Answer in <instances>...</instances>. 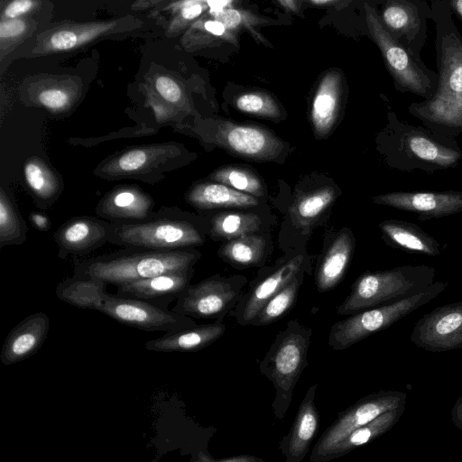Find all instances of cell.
<instances>
[{
    "mask_svg": "<svg viewBox=\"0 0 462 462\" xmlns=\"http://www.w3.org/2000/svg\"><path fill=\"white\" fill-rule=\"evenodd\" d=\"M435 23L438 88L429 99L413 102L408 111L423 125L439 134L462 136V34L448 0L430 1Z\"/></svg>",
    "mask_w": 462,
    "mask_h": 462,
    "instance_id": "6da1fadb",
    "label": "cell"
},
{
    "mask_svg": "<svg viewBox=\"0 0 462 462\" xmlns=\"http://www.w3.org/2000/svg\"><path fill=\"white\" fill-rule=\"evenodd\" d=\"M56 295L69 305L98 310L121 324L145 331L167 333L198 325L193 319L169 309L109 294L105 283L88 277L73 275L64 279L57 285Z\"/></svg>",
    "mask_w": 462,
    "mask_h": 462,
    "instance_id": "7a4b0ae2",
    "label": "cell"
},
{
    "mask_svg": "<svg viewBox=\"0 0 462 462\" xmlns=\"http://www.w3.org/2000/svg\"><path fill=\"white\" fill-rule=\"evenodd\" d=\"M382 136V146L392 168L431 174L456 168L462 160L457 139L400 120L394 113Z\"/></svg>",
    "mask_w": 462,
    "mask_h": 462,
    "instance_id": "3957f363",
    "label": "cell"
},
{
    "mask_svg": "<svg viewBox=\"0 0 462 462\" xmlns=\"http://www.w3.org/2000/svg\"><path fill=\"white\" fill-rule=\"evenodd\" d=\"M201 253L195 248L159 251L125 247L78 263L77 276L116 287L154 276L194 269Z\"/></svg>",
    "mask_w": 462,
    "mask_h": 462,
    "instance_id": "277c9868",
    "label": "cell"
},
{
    "mask_svg": "<svg viewBox=\"0 0 462 462\" xmlns=\"http://www.w3.org/2000/svg\"><path fill=\"white\" fill-rule=\"evenodd\" d=\"M208 225L204 216L162 208L143 221L110 223L108 243L159 251L195 248L204 245Z\"/></svg>",
    "mask_w": 462,
    "mask_h": 462,
    "instance_id": "5b68a950",
    "label": "cell"
},
{
    "mask_svg": "<svg viewBox=\"0 0 462 462\" xmlns=\"http://www.w3.org/2000/svg\"><path fill=\"white\" fill-rule=\"evenodd\" d=\"M435 268L426 264L366 271L354 282L337 312L353 315L416 295L435 282Z\"/></svg>",
    "mask_w": 462,
    "mask_h": 462,
    "instance_id": "8992f818",
    "label": "cell"
},
{
    "mask_svg": "<svg viewBox=\"0 0 462 462\" xmlns=\"http://www.w3.org/2000/svg\"><path fill=\"white\" fill-rule=\"evenodd\" d=\"M311 329L297 319L290 320L279 332L259 363L260 373L275 389L272 408L276 420H282L291 403L295 386L308 366Z\"/></svg>",
    "mask_w": 462,
    "mask_h": 462,
    "instance_id": "52a82bcc",
    "label": "cell"
},
{
    "mask_svg": "<svg viewBox=\"0 0 462 462\" xmlns=\"http://www.w3.org/2000/svg\"><path fill=\"white\" fill-rule=\"evenodd\" d=\"M369 37L379 48L394 88L400 93H411L429 99L437 90L439 74L395 41L381 23L375 6L363 5Z\"/></svg>",
    "mask_w": 462,
    "mask_h": 462,
    "instance_id": "ba28073f",
    "label": "cell"
},
{
    "mask_svg": "<svg viewBox=\"0 0 462 462\" xmlns=\"http://www.w3.org/2000/svg\"><path fill=\"white\" fill-rule=\"evenodd\" d=\"M448 282H434L421 292L401 300L377 306L335 322L328 344L333 350H344L362 339L386 329L403 317L442 293Z\"/></svg>",
    "mask_w": 462,
    "mask_h": 462,
    "instance_id": "9c48e42d",
    "label": "cell"
},
{
    "mask_svg": "<svg viewBox=\"0 0 462 462\" xmlns=\"http://www.w3.org/2000/svg\"><path fill=\"white\" fill-rule=\"evenodd\" d=\"M247 279L243 275L208 277L190 284L176 300L172 311L191 319H221L238 303Z\"/></svg>",
    "mask_w": 462,
    "mask_h": 462,
    "instance_id": "30bf717a",
    "label": "cell"
},
{
    "mask_svg": "<svg viewBox=\"0 0 462 462\" xmlns=\"http://www.w3.org/2000/svg\"><path fill=\"white\" fill-rule=\"evenodd\" d=\"M310 265L311 256L305 249H294L279 258L243 293L231 311L235 320L242 326L251 325L263 306L296 275L307 272Z\"/></svg>",
    "mask_w": 462,
    "mask_h": 462,
    "instance_id": "8fae6325",
    "label": "cell"
},
{
    "mask_svg": "<svg viewBox=\"0 0 462 462\" xmlns=\"http://www.w3.org/2000/svg\"><path fill=\"white\" fill-rule=\"evenodd\" d=\"M405 394L380 392L361 398L337 413L335 421L318 439L310 456V462H323L328 453L356 429L369 423L381 414L398 409Z\"/></svg>",
    "mask_w": 462,
    "mask_h": 462,
    "instance_id": "7c38bea8",
    "label": "cell"
},
{
    "mask_svg": "<svg viewBox=\"0 0 462 462\" xmlns=\"http://www.w3.org/2000/svg\"><path fill=\"white\" fill-rule=\"evenodd\" d=\"M379 18L390 35L416 58L428 38V20L432 9L425 0H388Z\"/></svg>",
    "mask_w": 462,
    "mask_h": 462,
    "instance_id": "4fadbf2b",
    "label": "cell"
},
{
    "mask_svg": "<svg viewBox=\"0 0 462 462\" xmlns=\"http://www.w3.org/2000/svg\"><path fill=\"white\" fill-rule=\"evenodd\" d=\"M212 142L248 160L271 161L284 151L285 143L267 130L226 120L214 121Z\"/></svg>",
    "mask_w": 462,
    "mask_h": 462,
    "instance_id": "5bb4252c",
    "label": "cell"
},
{
    "mask_svg": "<svg viewBox=\"0 0 462 462\" xmlns=\"http://www.w3.org/2000/svg\"><path fill=\"white\" fill-rule=\"evenodd\" d=\"M411 342L430 352L462 349V300L435 308L415 323Z\"/></svg>",
    "mask_w": 462,
    "mask_h": 462,
    "instance_id": "9a60e30c",
    "label": "cell"
},
{
    "mask_svg": "<svg viewBox=\"0 0 462 462\" xmlns=\"http://www.w3.org/2000/svg\"><path fill=\"white\" fill-rule=\"evenodd\" d=\"M374 203L416 214L420 222L462 212V191H394L372 198Z\"/></svg>",
    "mask_w": 462,
    "mask_h": 462,
    "instance_id": "2e32d148",
    "label": "cell"
},
{
    "mask_svg": "<svg viewBox=\"0 0 462 462\" xmlns=\"http://www.w3.org/2000/svg\"><path fill=\"white\" fill-rule=\"evenodd\" d=\"M110 222L93 217H76L64 222L53 233L58 256H83L108 243Z\"/></svg>",
    "mask_w": 462,
    "mask_h": 462,
    "instance_id": "e0dca14e",
    "label": "cell"
},
{
    "mask_svg": "<svg viewBox=\"0 0 462 462\" xmlns=\"http://www.w3.org/2000/svg\"><path fill=\"white\" fill-rule=\"evenodd\" d=\"M356 247L352 230L342 227L327 236L315 269V282L319 292L334 289L344 278Z\"/></svg>",
    "mask_w": 462,
    "mask_h": 462,
    "instance_id": "ac0fdd59",
    "label": "cell"
},
{
    "mask_svg": "<svg viewBox=\"0 0 462 462\" xmlns=\"http://www.w3.org/2000/svg\"><path fill=\"white\" fill-rule=\"evenodd\" d=\"M317 388L315 383L308 389L289 432L279 443L284 462H301L318 433L320 418L315 403Z\"/></svg>",
    "mask_w": 462,
    "mask_h": 462,
    "instance_id": "d6986e66",
    "label": "cell"
},
{
    "mask_svg": "<svg viewBox=\"0 0 462 462\" xmlns=\"http://www.w3.org/2000/svg\"><path fill=\"white\" fill-rule=\"evenodd\" d=\"M194 269L165 273L121 284L115 295L146 301L165 309L190 285Z\"/></svg>",
    "mask_w": 462,
    "mask_h": 462,
    "instance_id": "ffe728a7",
    "label": "cell"
},
{
    "mask_svg": "<svg viewBox=\"0 0 462 462\" xmlns=\"http://www.w3.org/2000/svg\"><path fill=\"white\" fill-rule=\"evenodd\" d=\"M51 321L44 312L31 314L22 319L6 336L1 359L11 364L36 353L45 342Z\"/></svg>",
    "mask_w": 462,
    "mask_h": 462,
    "instance_id": "44dd1931",
    "label": "cell"
},
{
    "mask_svg": "<svg viewBox=\"0 0 462 462\" xmlns=\"http://www.w3.org/2000/svg\"><path fill=\"white\" fill-rule=\"evenodd\" d=\"M382 239L389 246L426 256H438L441 244L414 223L387 219L379 224Z\"/></svg>",
    "mask_w": 462,
    "mask_h": 462,
    "instance_id": "7402d4cb",
    "label": "cell"
},
{
    "mask_svg": "<svg viewBox=\"0 0 462 462\" xmlns=\"http://www.w3.org/2000/svg\"><path fill=\"white\" fill-rule=\"evenodd\" d=\"M226 331L221 321L197 325L178 331L167 332L160 337L148 340L146 349L155 352H194L201 350L219 337Z\"/></svg>",
    "mask_w": 462,
    "mask_h": 462,
    "instance_id": "603a6c76",
    "label": "cell"
},
{
    "mask_svg": "<svg viewBox=\"0 0 462 462\" xmlns=\"http://www.w3.org/2000/svg\"><path fill=\"white\" fill-rule=\"evenodd\" d=\"M153 201L136 189H123L112 192L97 206V215L110 223L138 222L153 212Z\"/></svg>",
    "mask_w": 462,
    "mask_h": 462,
    "instance_id": "cb8c5ba5",
    "label": "cell"
},
{
    "mask_svg": "<svg viewBox=\"0 0 462 462\" xmlns=\"http://www.w3.org/2000/svg\"><path fill=\"white\" fill-rule=\"evenodd\" d=\"M336 198V189L329 186L298 195L289 210L292 226L309 234L321 225L324 215L328 213Z\"/></svg>",
    "mask_w": 462,
    "mask_h": 462,
    "instance_id": "d4e9b609",
    "label": "cell"
},
{
    "mask_svg": "<svg viewBox=\"0 0 462 462\" xmlns=\"http://www.w3.org/2000/svg\"><path fill=\"white\" fill-rule=\"evenodd\" d=\"M186 200L192 207L202 210L231 208H248L259 205L257 198L217 182L196 185L188 192Z\"/></svg>",
    "mask_w": 462,
    "mask_h": 462,
    "instance_id": "484cf974",
    "label": "cell"
},
{
    "mask_svg": "<svg viewBox=\"0 0 462 462\" xmlns=\"http://www.w3.org/2000/svg\"><path fill=\"white\" fill-rule=\"evenodd\" d=\"M208 236L216 242H228L247 235L266 233L268 226L252 211H223L208 218Z\"/></svg>",
    "mask_w": 462,
    "mask_h": 462,
    "instance_id": "4316f807",
    "label": "cell"
},
{
    "mask_svg": "<svg viewBox=\"0 0 462 462\" xmlns=\"http://www.w3.org/2000/svg\"><path fill=\"white\" fill-rule=\"evenodd\" d=\"M270 234L257 233L223 243L217 255L236 268L254 267L263 263L272 252Z\"/></svg>",
    "mask_w": 462,
    "mask_h": 462,
    "instance_id": "83f0119b",
    "label": "cell"
},
{
    "mask_svg": "<svg viewBox=\"0 0 462 462\" xmlns=\"http://www.w3.org/2000/svg\"><path fill=\"white\" fill-rule=\"evenodd\" d=\"M340 74L328 71L322 78L313 98L311 120L319 136L327 135L335 124L340 96Z\"/></svg>",
    "mask_w": 462,
    "mask_h": 462,
    "instance_id": "f1b7e54d",
    "label": "cell"
},
{
    "mask_svg": "<svg viewBox=\"0 0 462 462\" xmlns=\"http://www.w3.org/2000/svg\"><path fill=\"white\" fill-rule=\"evenodd\" d=\"M401 413L399 408L384 412L369 423L356 429L333 448L325 457L323 462H329L343 457L353 449L375 439L393 426Z\"/></svg>",
    "mask_w": 462,
    "mask_h": 462,
    "instance_id": "f546056e",
    "label": "cell"
},
{
    "mask_svg": "<svg viewBox=\"0 0 462 462\" xmlns=\"http://www.w3.org/2000/svg\"><path fill=\"white\" fill-rule=\"evenodd\" d=\"M305 273L302 272L296 275L285 287L273 295L259 310L251 325H268L286 315L296 301Z\"/></svg>",
    "mask_w": 462,
    "mask_h": 462,
    "instance_id": "4dcf8cb0",
    "label": "cell"
},
{
    "mask_svg": "<svg viewBox=\"0 0 462 462\" xmlns=\"http://www.w3.org/2000/svg\"><path fill=\"white\" fill-rule=\"evenodd\" d=\"M27 225L4 190L0 196V249L19 245L27 238Z\"/></svg>",
    "mask_w": 462,
    "mask_h": 462,
    "instance_id": "1f68e13d",
    "label": "cell"
},
{
    "mask_svg": "<svg viewBox=\"0 0 462 462\" xmlns=\"http://www.w3.org/2000/svg\"><path fill=\"white\" fill-rule=\"evenodd\" d=\"M211 178L217 183L257 199L265 195V189L261 180L248 170L225 167L214 172Z\"/></svg>",
    "mask_w": 462,
    "mask_h": 462,
    "instance_id": "d6a6232c",
    "label": "cell"
},
{
    "mask_svg": "<svg viewBox=\"0 0 462 462\" xmlns=\"http://www.w3.org/2000/svg\"><path fill=\"white\" fill-rule=\"evenodd\" d=\"M26 183L35 198L42 201V205L50 204L59 191V185L51 175L42 170L38 164L29 162L24 167Z\"/></svg>",
    "mask_w": 462,
    "mask_h": 462,
    "instance_id": "836d02e7",
    "label": "cell"
},
{
    "mask_svg": "<svg viewBox=\"0 0 462 462\" xmlns=\"http://www.w3.org/2000/svg\"><path fill=\"white\" fill-rule=\"evenodd\" d=\"M236 106L238 110L250 115L276 118L281 111L274 99L262 92H249L240 95L236 99Z\"/></svg>",
    "mask_w": 462,
    "mask_h": 462,
    "instance_id": "e575fe53",
    "label": "cell"
},
{
    "mask_svg": "<svg viewBox=\"0 0 462 462\" xmlns=\"http://www.w3.org/2000/svg\"><path fill=\"white\" fill-rule=\"evenodd\" d=\"M108 27L109 24H97L81 32H76L73 29L59 30L51 34L47 47L51 51L71 50L103 32Z\"/></svg>",
    "mask_w": 462,
    "mask_h": 462,
    "instance_id": "d590c367",
    "label": "cell"
},
{
    "mask_svg": "<svg viewBox=\"0 0 462 462\" xmlns=\"http://www.w3.org/2000/svg\"><path fill=\"white\" fill-rule=\"evenodd\" d=\"M213 19L217 20L232 33L246 29L258 39L261 35L254 29V26L269 23L263 18L259 17L248 11L239 10L236 8H227L220 13L211 14Z\"/></svg>",
    "mask_w": 462,
    "mask_h": 462,
    "instance_id": "8d00e7d4",
    "label": "cell"
},
{
    "mask_svg": "<svg viewBox=\"0 0 462 462\" xmlns=\"http://www.w3.org/2000/svg\"><path fill=\"white\" fill-rule=\"evenodd\" d=\"M236 35L229 32L216 19H207L197 23L194 27V39L200 45L237 44Z\"/></svg>",
    "mask_w": 462,
    "mask_h": 462,
    "instance_id": "74e56055",
    "label": "cell"
},
{
    "mask_svg": "<svg viewBox=\"0 0 462 462\" xmlns=\"http://www.w3.org/2000/svg\"><path fill=\"white\" fill-rule=\"evenodd\" d=\"M155 88L162 98L171 103H177L181 98V89L172 79L161 76L155 81Z\"/></svg>",
    "mask_w": 462,
    "mask_h": 462,
    "instance_id": "f35d334b",
    "label": "cell"
},
{
    "mask_svg": "<svg viewBox=\"0 0 462 462\" xmlns=\"http://www.w3.org/2000/svg\"><path fill=\"white\" fill-rule=\"evenodd\" d=\"M147 155L144 151L134 150L123 154L117 162L119 171L124 172L135 171L146 162Z\"/></svg>",
    "mask_w": 462,
    "mask_h": 462,
    "instance_id": "ab89813d",
    "label": "cell"
},
{
    "mask_svg": "<svg viewBox=\"0 0 462 462\" xmlns=\"http://www.w3.org/2000/svg\"><path fill=\"white\" fill-rule=\"evenodd\" d=\"M39 101L47 108L59 110L68 105L69 97L60 89H46L39 95Z\"/></svg>",
    "mask_w": 462,
    "mask_h": 462,
    "instance_id": "60d3db41",
    "label": "cell"
},
{
    "mask_svg": "<svg viewBox=\"0 0 462 462\" xmlns=\"http://www.w3.org/2000/svg\"><path fill=\"white\" fill-rule=\"evenodd\" d=\"M26 29V24L19 19L2 21L0 23V37L13 38L22 34Z\"/></svg>",
    "mask_w": 462,
    "mask_h": 462,
    "instance_id": "b9f144b4",
    "label": "cell"
},
{
    "mask_svg": "<svg viewBox=\"0 0 462 462\" xmlns=\"http://www.w3.org/2000/svg\"><path fill=\"white\" fill-rule=\"evenodd\" d=\"M35 3L30 0H17L9 4L5 10V16L16 19L18 16L30 11Z\"/></svg>",
    "mask_w": 462,
    "mask_h": 462,
    "instance_id": "7bdbcfd3",
    "label": "cell"
},
{
    "mask_svg": "<svg viewBox=\"0 0 462 462\" xmlns=\"http://www.w3.org/2000/svg\"><path fill=\"white\" fill-rule=\"evenodd\" d=\"M199 462H267L263 458L254 455H237L222 459H214L203 456Z\"/></svg>",
    "mask_w": 462,
    "mask_h": 462,
    "instance_id": "ee69618b",
    "label": "cell"
},
{
    "mask_svg": "<svg viewBox=\"0 0 462 462\" xmlns=\"http://www.w3.org/2000/svg\"><path fill=\"white\" fill-rule=\"evenodd\" d=\"M30 219L33 227L41 232H46L51 228V221L43 213L32 212L30 216Z\"/></svg>",
    "mask_w": 462,
    "mask_h": 462,
    "instance_id": "f6af8a7d",
    "label": "cell"
},
{
    "mask_svg": "<svg viewBox=\"0 0 462 462\" xmlns=\"http://www.w3.org/2000/svg\"><path fill=\"white\" fill-rule=\"evenodd\" d=\"M208 7L209 8V12L211 14L220 13L227 8H231L233 1H206Z\"/></svg>",
    "mask_w": 462,
    "mask_h": 462,
    "instance_id": "bcb514c9",
    "label": "cell"
},
{
    "mask_svg": "<svg viewBox=\"0 0 462 462\" xmlns=\"http://www.w3.org/2000/svg\"><path fill=\"white\" fill-rule=\"evenodd\" d=\"M452 14L462 23V0H448Z\"/></svg>",
    "mask_w": 462,
    "mask_h": 462,
    "instance_id": "7dc6e473",
    "label": "cell"
},
{
    "mask_svg": "<svg viewBox=\"0 0 462 462\" xmlns=\"http://www.w3.org/2000/svg\"><path fill=\"white\" fill-rule=\"evenodd\" d=\"M278 4L291 12H297L299 10L300 3L295 0H280Z\"/></svg>",
    "mask_w": 462,
    "mask_h": 462,
    "instance_id": "c3c4849f",
    "label": "cell"
},
{
    "mask_svg": "<svg viewBox=\"0 0 462 462\" xmlns=\"http://www.w3.org/2000/svg\"><path fill=\"white\" fill-rule=\"evenodd\" d=\"M309 3H310L313 5H317V6H325V5H331L337 4V1H334V0H310V1H309Z\"/></svg>",
    "mask_w": 462,
    "mask_h": 462,
    "instance_id": "681fc988",
    "label": "cell"
}]
</instances>
